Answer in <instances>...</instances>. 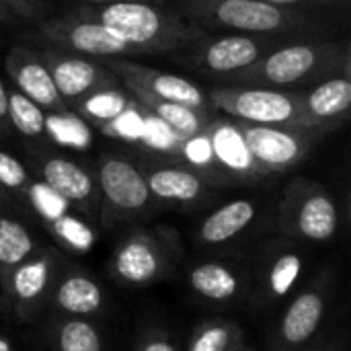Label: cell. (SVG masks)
Returning a JSON list of instances; mask_svg holds the SVG:
<instances>
[{"mask_svg":"<svg viewBox=\"0 0 351 351\" xmlns=\"http://www.w3.org/2000/svg\"><path fill=\"white\" fill-rule=\"evenodd\" d=\"M43 341L47 351H105V335L95 319L45 315Z\"/></svg>","mask_w":351,"mask_h":351,"instance_id":"25","label":"cell"},{"mask_svg":"<svg viewBox=\"0 0 351 351\" xmlns=\"http://www.w3.org/2000/svg\"><path fill=\"white\" fill-rule=\"evenodd\" d=\"M237 351H255V350H253V348H251L249 343H243V346H241V348H239Z\"/></svg>","mask_w":351,"mask_h":351,"instance_id":"42","label":"cell"},{"mask_svg":"<svg viewBox=\"0 0 351 351\" xmlns=\"http://www.w3.org/2000/svg\"><path fill=\"white\" fill-rule=\"evenodd\" d=\"M0 351H14V348H12V341H10L6 335H0Z\"/></svg>","mask_w":351,"mask_h":351,"instance_id":"40","label":"cell"},{"mask_svg":"<svg viewBox=\"0 0 351 351\" xmlns=\"http://www.w3.org/2000/svg\"><path fill=\"white\" fill-rule=\"evenodd\" d=\"M35 45L47 66V72L53 80L58 95L62 97V101L68 105L70 111L82 99H86L97 90L121 86L117 76L109 68H105L99 58L74 53L58 45H51L43 39Z\"/></svg>","mask_w":351,"mask_h":351,"instance_id":"16","label":"cell"},{"mask_svg":"<svg viewBox=\"0 0 351 351\" xmlns=\"http://www.w3.org/2000/svg\"><path fill=\"white\" fill-rule=\"evenodd\" d=\"M263 220L257 199L239 197L212 210L193 230V245L204 253H245V243L253 239Z\"/></svg>","mask_w":351,"mask_h":351,"instance_id":"17","label":"cell"},{"mask_svg":"<svg viewBox=\"0 0 351 351\" xmlns=\"http://www.w3.org/2000/svg\"><path fill=\"white\" fill-rule=\"evenodd\" d=\"M33 181H35V177L31 175L27 165H23L16 156H12L10 152L0 148V187L12 197V202L21 208V212L25 214V218L31 224H33V220H31V214L27 208V199H29Z\"/></svg>","mask_w":351,"mask_h":351,"instance_id":"29","label":"cell"},{"mask_svg":"<svg viewBox=\"0 0 351 351\" xmlns=\"http://www.w3.org/2000/svg\"><path fill=\"white\" fill-rule=\"evenodd\" d=\"M158 2H165V0H158Z\"/></svg>","mask_w":351,"mask_h":351,"instance_id":"43","label":"cell"},{"mask_svg":"<svg viewBox=\"0 0 351 351\" xmlns=\"http://www.w3.org/2000/svg\"><path fill=\"white\" fill-rule=\"evenodd\" d=\"M41 228L53 239L56 247L68 257L88 255L99 241L97 226L74 210H66L64 214L45 222Z\"/></svg>","mask_w":351,"mask_h":351,"instance_id":"27","label":"cell"},{"mask_svg":"<svg viewBox=\"0 0 351 351\" xmlns=\"http://www.w3.org/2000/svg\"><path fill=\"white\" fill-rule=\"evenodd\" d=\"M99 60L103 62L105 68H109L117 76L119 84H123L125 88H140L165 101L181 103L197 111H212L208 95L185 76L154 70L150 66L132 62L128 58H99Z\"/></svg>","mask_w":351,"mask_h":351,"instance_id":"20","label":"cell"},{"mask_svg":"<svg viewBox=\"0 0 351 351\" xmlns=\"http://www.w3.org/2000/svg\"><path fill=\"white\" fill-rule=\"evenodd\" d=\"M136 162L160 208L195 212L208 208L218 195V187L183 160L146 156Z\"/></svg>","mask_w":351,"mask_h":351,"instance_id":"13","label":"cell"},{"mask_svg":"<svg viewBox=\"0 0 351 351\" xmlns=\"http://www.w3.org/2000/svg\"><path fill=\"white\" fill-rule=\"evenodd\" d=\"M300 130L327 136L350 117L351 78L339 74L300 90Z\"/></svg>","mask_w":351,"mask_h":351,"instance_id":"22","label":"cell"},{"mask_svg":"<svg viewBox=\"0 0 351 351\" xmlns=\"http://www.w3.org/2000/svg\"><path fill=\"white\" fill-rule=\"evenodd\" d=\"M12 123H10V107H8V88L4 86L0 78V140H6L12 136Z\"/></svg>","mask_w":351,"mask_h":351,"instance_id":"36","label":"cell"},{"mask_svg":"<svg viewBox=\"0 0 351 351\" xmlns=\"http://www.w3.org/2000/svg\"><path fill=\"white\" fill-rule=\"evenodd\" d=\"M185 290L206 306H247L251 294V261L247 253H206L185 261L179 276Z\"/></svg>","mask_w":351,"mask_h":351,"instance_id":"9","label":"cell"},{"mask_svg":"<svg viewBox=\"0 0 351 351\" xmlns=\"http://www.w3.org/2000/svg\"><path fill=\"white\" fill-rule=\"evenodd\" d=\"M134 351H181L177 335L162 323H144L134 339Z\"/></svg>","mask_w":351,"mask_h":351,"instance_id":"32","label":"cell"},{"mask_svg":"<svg viewBox=\"0 0 351 351\" xmlns=\"http://www.w3.org/2000/svg\"><path fill=\"white\" fill-rule=\"evenodd\" d=\"M343 216L331 191L308 177L292 179L274 206V228L300 245H329L339 237Z\"/></svg>","mask_w":351,"mask_h":351,"instance_id":"6","label":"cell"},{"mask_svg":"<svg viewBox=\"0 0 351 351\" xmlns=\"http://www.w3.org/2000/svg\"><path fill=\"white\" fill-rule=\"evenodd\" d=\"M128 90L136 103L146 107L150 113H154L156 119H160L169 130H173L177 136H181L185 140L204 136L208 123L214 119L212 111H197V109H191V107L181 105V103L165 101V99L152 97L140 88H128Z\"/></svg>","mask_w":351,"mask_h":351,"instance_id":"26","label":"cell"},{"mask_svg":"<svg viewBox=\"0 0 351 351\" xmlns=\"http://www.w3.org/2000/svg\"><path fill=\"white\" fill-rule=\"evenodd\" d=\"M234 123L257 173L263 179L296 169L321 140L319 134L288 125H257L245 121Z\"/></svg>","mask_w":351,"mask_h":351,"instance_id":"14","label":"cell"},{"mask_svg":"<svg viewBox=\"0 0 351 351\" xmlns=\"http://www.w3.org/2000/svg\"><path fill=\"white\" fill-rule=\"evenodd\" d=\"M276 6H290V8H306V10H319V8H335V6H348L350 0H261Z\"/></svg>","mask_w":351,"mask_h":351,"instance_id":"35","label":"cell"},{"mask_svg":"<svg viewBox=\"0 0 351 351\" xmlns=\"http://www.w3.org/2000/svg\"><path fill=\"white\" fill-rule=\"evenodd\" d=\"M74 12L95 19L115 31L134 51L167 53L197 41L206 31L177 10H169L162 2L125 0L97 6H82Z\"/></svg>","mask_w":351,"mask_h":351,"instance_id":"3","label":"cell"},{"mask_svg":"<svg viewBox=\"0 0 351 351\" xmlns=\"http://www.w3.org/2000/svg\"><path fill=\"white\" fill-rule=\"evenodd\" d=\"M204 136L210 144L214 165L224 177L226 185L257 183L259 179H263L253 165V158L239 134L237 123H230L226 119H212Z\"/></svg>","mask_w":351,"mask_h":351,"instance_id":"23","label":"cell"},{"mask_svg":"<svg viewBox=\"0 0 351 351\" xmlns=\"http://www.w3.org/2000/svg\"><path fill=\"white\" fill-rule=\"evenodd\" d=\"M339 269L335 263H323L306 282L284 302L280 317L267 339L269 351L306 350L323 331L337 292Z\"/></svg>","mask_w":351,"mask_h":351,"instance_id":"7","label":"cell"},{"mask_svg":"<svg viewBox=\"0 0 351 351\" xmlns=\"http://www.w3.org/2000/svg\"><path fill=\"white\" fill-rule=\"evenodd\" d=\"M302 351H346V335L339 331H323Z\"/></svg>","mask_w":351,"mask_h":351,"instance_id":"34","label":"cell"},{"mask_svg":"<svg viewBox=\"0 0 351 351\" xmlns=\"http://www.w3.org/2000/svg\"><path fill=\"white\" fill-rule=\"evenodd\" d=\"M27 2H31L37 10H41L45 14V10H47V2L45 0H27Z\"/></svg>","mask_w":351,"mask_h":351,"instance_id":"41","label":"cell"},{"mask_svg":"<svg viewBox=\"0 0 351 351\" xmlns=\"http://www.w3.org/2000/svg\"><path fill=\"white\" fill-rule=\"evenodd\" d=\"M128 105H130V99H125L117 90V86H111V88H103V90L88 95L72 111H76L86 121L105 125L107 121H115L119 115H123Z\"/></svg>","mask_w":351,"mask_h":351,"instance_id":"30","label":"cell"},{"mask_svg":"<svg viewBox=\"0 0 351 351\" xmlns=\"http://www.w3.org/2000/svg\"><path fill=\"white\" fill-rule=\"evenodd\" d=\"M107 306L109 300L101 282L86 267L64 255L47 298L45 315L97 319L107 311Z\"/></svg>","mask_w":351,"mask_h":351,"instance_id":"19","label":"cell"},{"mask_svg":"<svg viewBox=\"0 0 351 351\" xmlns=\"http://www.w3.org/2000/svg\"><path fill=\"white\" fill-rule=\"evenodd\" d=\"M249 261L251 294L247 306L261 315L282 308L306 282L313 267L311 247L278 232L265 237L249 255Z\"/></svg>","mask_w":351,"mask_h":351,"instance_id":"5","label":"cell"},{"mask_svg":"<svg viewBox=\"0 0 351 351\" xmlns=\"http://www.w3.org/2000/svg\"><path fill=\"white\" fill-rule=\"evenodd\" d=\"M6 74L10 76L14 88L25 95L29 101L39 105L43 111L49 113H70L68 105L58 95L53 80L47 72V66L37 49L27 41H19L10 47L4 58Z\"/></svg>","mask_w":351,"mask_h":351,"instance_id":"21","label":"cell"},{"mask_svg":"<svg viewBox=\"0 0 351 351\" xmlns=\"http://www.w3.org/2000/svg\"><path fill=\"white\" fill-rule=\"evenodd\" d=\"M181 234L165 224H132L119 234L109 257V278L123 288L138 290L175 280L185 263Z\"/></svg>","mask_w":351,"mask_h":351,"instance_id":"4","label":"cell"},{"mask_svg":"<svg viewBox=\"0 0 351 351\" xmlns=\"http://www.w3.org/2000/svg\"><path fill=\"white\" fill-rule=\"evenodd\" d=\"M348 41L329 37L290 39L271 49L253 66L224 76V86H263L278 90H306L331 76H350Z\"/></svg>","mask_w":351,"mask_h":351,"instance_id":"1","label":"cell"},{"mask_svg":"<svg viewBox=\"0 0 351 351\" xmlns=\"http://www.w3.org/2000/svg\"><path fill=\"white\" fill-rule=\"evenodd\" d=\"M62 259L64 253L58 247L43 243L10 276L6 296L0 302V313L10 315L23 325L41 319Z\"/></svg>","mask_w":351,"mask_h":351,"instance_id":"12","label":"cell"},{"mask_svg":"<svg viewBox=\"0 0 351 351\" xmlns=\"http://www.w3.org/2000/svg\"><path fill=\"white\" fill-rule=\"evenodd\" d=\"M181 8V14L195 25L228 33L306 39L325 37L329 31L315 10L276 6L261 0H183Z\"/></svg>","mask_w":351,"mask_h":351,"instance_id":"2","label":"cell"},{"mask_svg":"<svg viewBox=\"0 0 351 351\" xmlns=\"http://www.w3.org/2000/svg\"><path fill=\"white\" fill-rule=\"evenodd\" d=\"M0 6L6 8L16 21H27V23H39L43 21V12L37 10L31 2L27 0H0Z\"/></svg>","mask_w":351,"mask_h":351,"instance_id":"33","label":"cell"},{"mask_svg":"<svg viewBox=\"0 0 351 351\" xmlns=\"http://www.w3.org/2000/svg\"><path fill=\"white\" fill-rule=\"evenodd\" d=\"M0 23H6V25H10V23H19V21H16V19H14V16H12V14L6 10V8H2V6H0Z\"/></svg>","mask_w":351,"mask_h":351,"instance_id":"39","label":"cell"},{"mask_svg":"<svg viewBox=\"0 0 351 351\" xmlns=\"http://www.w3.org/2000/svg\"><path fill=\"white\" fill-rule=\"evenodd\" d=\"M290 39L269 37V35H249V33H224L208 35L204 33L197 41L183 47L189 49V66L202 70L204 74L220 80L234 72H241L271 49Z\"/></svg>","mask_w":351,"mask_h":351,"instance_id":"15","label":"cell"},{"mask_svg":"<svg viewBox=\"0 0 351 351\" xmlns=\"http://www.w3.org/2000/svg\"><path fill=\"white\" fill-rule=\"evenodd\" d=\"M43 243L35 237L31 222L21 214H0V302L6 296L10 276Z\"/></svg>","mask_w":351,"mask_h":351,"instance_id":"24","label":"cell"},{"mask_svg":"<svg viewBox=\"0 0 351 351\" xmlns=\"http://www.w3.org/2000/svg\"><path fill=\"white\" fill-rule=\"evenodd\" d=\"M82 4L97 6V4H111V2H125V0H80ZM148 2H158V0H148Z\"/></svg>","mask_w":351,"mask_h":351,"instance_id":"38","label":"cell"},{"mask_svg":"<svg viewBox=\"0 0 351 351\" xmlns=\"http://www.w3.org/2000/svg\"><path fill=\"white\" fill-rule=\"evenodd\" d=\"M8 107H10V123L16 134L29 140H43L45 138V115L39 105L29 101L25 95H21L16 88H8Z\"/></svg>","mask_w":351,"mask_h":351,"instance_id":"31","label":"cell"},{"mask_svg":"<svg viewBox=\"0 0 351 351\" xmlns=\"http://www.w3.org/2000/svg\"><path fill=\"white\" fill-rule=\"evenodd\" d=\"M6 212H10V214H21L23 218H25V214L21 212V208L12 202V197L0 187V214H6Z\"/></svg>","mask_w":351,"mask_h":351,"instance_id":"37","label":"cell"},{"mask_svg":"<svg viewBox=\"0 0 351 351\" xmlns=\"http://www.w3.org/2000/svg\"><path fill=\"white\" fill-rule=\"evenodd\" d=\"M243 343H247V335L239 323L212 317L193 327L185 351H237Z\"/></svg>","mask_w":351,"mask_h":351,"instance_id":"28","label":"cell"},{"mask_svg":"<svg viewBox=\"0 0 351 351\" xmlns=\"http://www.w3.org/2000/svg\"><path fill=\"white\" fill-rule=\"evenodd\" d=\"M210 107L234 121L257 125H288L300 130V90H278L263 86H214Z\"/></svg>","mask_w":351,"mask_h":351,"instance_id":"10","label":"cell"},{"mask_svg":"<svg viewBox=\"0 0 351 351\" xmlns=\"http://www.w3.org/2000/svg\"><path fill=\"white\" fill-rule=\"evenodd\" d=\"M39 39L88 58H130L136 51L109 27L78 12L39 21Z\"/></svg>","mask_w":351,"mask_h":351,"instance_id":"18","label":"cell"},{"mask_svg":"<svg viewBox=\"0 0 351 351\" xmlns=\"http://www.w3.org/2000/svg\"><path fill=\"white\" fill-rule=\"evenodd\" d=\"M99 187V226L113 230L148 222L160 208L136 160L123 154H101L95 165Z\"/></svg>","mask_w":351,"mask_h":351,"instance_id":"8","label":"cell"},{"mask_svg":"<svg viewBox=\"0 0 351 351\" xmlns=\"http://www.w3.org/2000/svg\"><path fill=\"white\" fill-rule=\"evenodd\" d=\"M27 169L74 212L99 226V187L95 169L47 148L33 150Z\"/></svg>","mask_w":351,"mask_h":351,"instance_id":"11","label":"cell"}]
</instances>
